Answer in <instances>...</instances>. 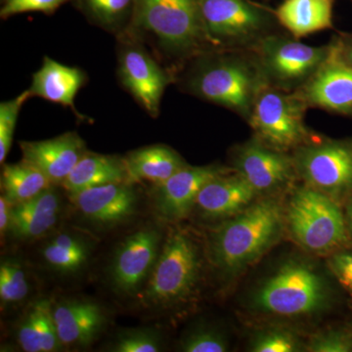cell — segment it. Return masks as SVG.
I'll return each mask as SVG.
<instances>
[{"label": "cell", "mask_w": 352, "mask_h": 352, "mask_svg": "<svg viewBox=\"0 0 352 352\" xmlns=\"http://www.w3.org/2000/svg\"><path fill=\"white\" fill-rule=\"evenodd\" d=\"M283 223V212L277 201L254 204L214 234L212 261L226 274L239 272L279 239Z\"/></svg>", "instance_id": "1"}, {"label": "cell", "mask_w": 352, "mask_h": 352, "mask_svg": "<svg viewBox=\"0 0 352 352\" xmlns=\"http://www.w3.org/2000/svg\"><path fill=\"white\" fill-rule=\"evenodd\" d=\"M201 266L198 245L188 234L175 231L164 241L139 300L151 309L184 302L195 291Z\"/></svg>", "instance_id": "2"}, {"label": "cell", "mask_w": 352, "mask_h": 352, "mask_svg": "<svg viewBox=\"0 0 352 352\" xmlns=\"http://www.w3.org/2000/svg\"><path fill=\"white\" fill-rule=\"evenodd\" d=\"M132 23L173 54L192 52L208 41L200 0H135Z\"/></svg>", "instance_id": "3"}, {"label": "cell", "mask_w": 352, "mask_h": 352, "mask_svg": "<svg viewBox=\"0 0 352 352\" xmlns=\"http://www.w3.org/2000/svg\"><path fill=\"white\" fill-rule=\"evenodd\" d=\"M264 83L258 67L235 57H214L201 62L189 82L198 96L247 118Z\"/></svg>", "instance_id": "4"}, {"label": "cell", "mask_w": 352, "mask_h": 352, "mask_svg": "<svg viewBox=\"0 0 352 352\" xmlns=\"http://www.w3.org/2000/svg\"><path fill=\"white\" fill-rule=\"evenodd\" d=\"M327 302L321 276L307 263L289 261L256 292L254 307L266 314L298 316L314 314Z\"/></svg>", "instance_id": "5"}, {"label": "cell", "mask_w": 352, "mask_h": 352, "mask_svg": "<svg viewBox=\"0 0 352 352\" xmlns=\"http://www.w3.org/2000/svg\"><path fill=\"white\" fill-rule=\"evenodd\" d=\"M288 224L296 242L312 252H328L346 240V222L331 196L303 187L292 197Z\"/></svg>", "instance_id": "6"}, {"label": "cell", "mask_w": 352, "mask_h": 352, "mask_svg": "<svg viewBox=\"0 0 352 352\" xmlns=\"http://www.w3.org/2000/svg\"><path fill=\"white\" fill-rule=\"evenodd\" d=\"M307 109L298 94H287L266 82L256 95L248 120L259 140L283 152L307 138Z\"/></svg>", "instance_id": "7"}, {"label": "cell", "mask_w": 352, "mask_h": 352, "mask_svg": "<svg viewBox=\"0 0 352 352\" xmlns=\"http://www.w3.org/2000/svg\"><path fill=\"white\" fill-rule=\"evenodd\" d=\"M326 46H310L283 36L259 38L258 67L265 82L279 89L302 87L325 61Z\"/></svg>", "instance_id": "8"}, {"label": "cell", "mask_w": 352, "mask_h": 352, "mask_svg": "<svg viewBox=\"0 0 352 352\" xmlns=\"http://www.w3.org/2000/svg\"><path fill=\"white\" fill-rule=\"evenodd\" d=\"M162 241L159 229L145 226L119 243L109 267V279L116 293L126 298L140 295L159 256Z\"/></svg>", "instance_id": "9"}, {"label": "cell", "mask_w": 352, "mask_h": 352, "mask_svg": "<svg viewBox=\"0 0 352 352\" xmlns=\"http://www.w3.org/2000/svg\"><path fill=\"white\" fill-rule=\"evenodd\" d=\"M208 43L239 44L261 38L270 25L263 9L248 0H200Z\"/></svg>", "instance_id": "10"}, {"label": "cell", "mask_w": 352, "mask_h": 352, "mask_svg": "<svg viewBox=\"0 0 352 352\" xmlns=\"http://www.w3.org/2000/svg\"><path fill=\"white\" fill-rule=\"evenodd\" d=\"M296 170L312 188L337 196L352 188V147L342 142L300 148Z\"/></svg>", "instance_id": "11"}, {"label": "cell", "mask_w": 352, "mask_h": 352, "mask_svg": "<svg viewBox=\"0 0 352 352\" xmlns=\"http://www.w3.org/2000/svg\"><path fill=\"white\" fill-rule=\"evenodd\" d=\"M69 198L80 219L98 231L126 223L135 217L139 206L138 191L129 182L92 187Z\"/></svg>", "instance_id": "12"}, {"label": "cell", "mask_w": 352, "mask_h": 352, "mask_svg": "<svg viewBox=\"0 0 352 352\" xmlns=\"http://www.w3.org/2000/svg\"><path fill=\"white\" fill-rule=\"evenodd\" d=\"M296 94L307 107L352 116V67L340 56L335 41L325 61Z\"/></svg>", "instance_id": "13"}, {"label": "cell", "mask_w": 352, "mask_h": 352, "mask_svg": "<svg viewBox=\"0 0 352 352\" xmlns=\"http://www.w3.org/2000/svg\"><path fill=\"white\" fill-rule=\"evenodd\" d=\"M119 74L122 85L151 116L160 112L162 98L170 76L138 44H129L120 50Z\"/></svg>", "instance_id": "14"}, {"label": "cell", "mask_w": 352, "mask_h": 352, "mask_svg": "<svg viewBox=\"0 0 352 352\" xmlns=\"http://www.w3.org/2000/svg\"><path fill=\"white\" fill-rule=\"evenodd\" d=\"M58 338L64 349H85L107 328L109 317L98 302L85 298H62L52 302Z\"/></svg>", "instance_id": "15"}, {"label": "cell", "mask_w": 352, "mask_h": 352, "mask_svg": "<svg viewBox=\"0 0 352 352\" xmlns=\"http://www.w3.org/2000/svg\"><path fill=\"white\" fill-rule=\"evenodd\" d=\"M221 175L223 170L214 166H184L168 180L155 186L153 210L164 221L175 222L184 219L195 207L203 187Z\"/></svg>", "instance_id": "16"}, {"label": "cell", "mask_w": 352, "mask_h": 352, "mask_svg": "<svg viewBox=\"0 0 352 352\" xmlns=\"http://www.w3.org/2000/svg\"><path fill=\"white\" fill-rule=\"evenodd\" d=\"M238 173L256 192L272 191L283 186L294 175L296 164L282 151L250 141L240 148L235 160Z\"/></svg>", "instance_id": "17"}, {"label": "cell", "mask_w": 352, "mask_h": 352, "mask_svg": "<svg viewBox=\"0 0 352 352\" xmlns=\"http://www.w3.org/2000/svg\"><path fill=\"white\" fill-rule=\"evenodd\" d=\"M23 160L34 164L52 184H62L87 153L83 139L75 131L41 141L20 142Z\"/></svg>", "instance_id": "18"}, {"label": "cell", "mask_w": 352, "mask_h": 352, "mask_svg": "<svg viewBox=\"0 0 352 352\" xmlns=\"http://www.w3.org/2000/svg\"><path fill=\"white\" fill-rule=\"evenodd\" d=\"M63 203L54 187H50L31 200L12 206L7 235L18 241L47 237L59 223Z\"/></svg>", "instance_id": "19"}, {"label": "cell", "mask_w": 352, "mask_h": 352, "mask_svg": "<svg viewBox=\"0 0 352 352\" xmlns=\"http://www.w3.org/2000/svg\"><path fill=\"white\" fill-rule=\"evenodd\" d=\"M256 194V190L239 173L234 176L221 175L203 187L195 207L206 219H226L244 210Z\"/></svg>", "instance_id": "20"}, {"label": "cell", "mask_w": 352, "mask_h": 352, "mask_svg": "<svg viewBox=\"0 0 352 352\" xmlns=\"http://www.w3.org/2000/svg\"><path fill=\"white\" fill-rule=\"evenodd\" d=\"M85 74L76 67L59 63L50 57H44L41 68L32 76L31 96L69 107L78 113L75 107L76 94L85 85Z\"/></svg>", "instance_id": "21"}, {"label": "cell", "mask_w": 352, "mask_h": 352, "mask_svg": "<svg viewBox=\"0 0 352 352\" xmlns=\"http://www.w3.org/2000/svg\"><path fill=\"white\" fill-rule=\"evenodd\" d=\"M19 349L25 352H54L64 349L58 338L52 315V300L41 298L23 312L14 329Z\"/></svg>", "instance_id": "22"}, {"label": "cell", "mask_w": 352, "mask_h": 352, "mask_svg": "<svg viewBox=\"0 0 352 352\" xmlns=\"http://www.w3.org/2000/svg\"><path fill=\"white\" fill-rule=\"evenodd\" d=\"M39 249L43 261L59 275H75L87 266L94 245L87 236L75 231L50 234Z\"/></svg>", "instance_id": "23"}, {"label": "cell", "mask_w": 352, "mask_h": 352, "mask_svg": "<svg viewBox=\"0 0 352 352\" xmlns=\"http://www.w3.org/2000/svg\"><path fill=\"white\" fill-rule=\"evenodd\" d=\"M120 182H129L124 159L87 152L61 185L72 196L92 187Z\"/></svg>", "instance_id": "24"}, {"label": "cell", "mask_w": 352, "mask_h": 352, "mask_svg": "<svg viewBox=\"0 0 352 352\" xmlns=\"http://www.w3.org/2000/svg\"><path fill=\"white\" fill-rule=\"evenodd\" d=\"M124 163L129 183L147 182L155 186L187 166L175 150L164 145L147 146L129 153Z\"/></svg>", "instance_id": "25"}, {"label": "cell", "mask_w": 352, "mask_h": 352, "mask_svg": "<svg viewBox=\"0 0 352 352\" xmlns=\"http://www.w3.org/2000/svg\"><path fill=\"white\" fill-rule=\"evenodd\" d=\"M335 0H285L276 10L280 24L302 38L317 32L333 29Z\"/></svg>", "instance_id": "26"}, {"label": "cell", "mask_w": 352, "mask_h": 352, "mask_svg": "<svg viewBox=\"0 0 352 352\" xmlns=\"http://www.w3.org/2000/svg\"><path fill=\"white\" fill-rule=\"evenodd\" d=\"M43 171L22 160L19 163L6 164L1 173L2 196L11 205L31 200L52 186Z\"/></svg>", "instance_id": "27"}, {"label": "cell", "mask_w": 352, "mask_h": 352, "mask_svg": "<svg viewBox=\"0 0 352 352\" xmlns=\"http://www.w3.org/2000/svg\"><path fill=\"white\" fill-rule=\"evenodd\" d=\"M29 272L18 258H6L0 263V302L2 310L21 307L31 295Z\"/></svg>", "instance_id": "28"}, {"label": "cell", "mask_w": 352, "mask_h": 352, "mask_svg": "<svg viewBox=\"0 0 352 352\" xmlns=\"http://www.w3.org/2000/svg\"><path fill=\"white\" fill-rule=\"evenodd\" d=\"M90 19L106 29H117L133 15L135 0H78Z\"/></svg>", "instance_id": "29"}, {"label": "cell", "mask_w": 352, "mask_h": 352, "mask_svg": "<svg viewBox=\"0 0 352 352\" xmlns=\"http://www.w3.org/2000/svg\"><path fill=\"white\" fill-rule=\"evenodd\" d=\"M163 349L161 333L154 328H131L120 331L107 351L113 352H157Z\"/></svg>", "instance_id": "30"}, {"label": "cell", "mask_w": 352, "mask_h": 352, "mask_svg": "<svg viewBox=\"0 0 352 352\" xmlns=\"http://www.w3.org/2000/svg\"><path fill=\"white\" fill-rule=\"evenodd\" d=\"M31 96L29 89L25 90L11 100L0 104V162L6 161L12 145L14 132L19 118L21 109Z\"/></svg>", "instance_id": "31"}, {"label": "cell", "mask_w": 352, "mask_h": 352, "mask_svg": "<svg viewBox=\"0 0 352 352\" xmlns=\"http://www.w3.org/2000/svg\"><path fill=\"white\" fill-rule=\"evenodd\" d=\"M252 351L254 352H293L298 351V342L288 331L270 330L254 340Z\"/></svg>", "instance_id": "32"}, {"label": "cell", "mask_w": 352, "mask_h": 352, "mask_svg": "<svg viewBox=\"0 0 352 352\" xmlns=\"http://www.w3.org/2000/svg\"><path fill=\"white\" fill-rule=\"evenodd\" d=\"M180 349L185 352H224L227 351V342L215 331L199 330L182 340Z\"/></svg>", "instance_id": "33"}, {"label": "cell", "mask_w": 352, "mask_h": 352, "mask_svg": "<svg viewBox=\"0 0 352 352\" xmlns=\"http://www.w3.org/2000/svg\"><path fill=\"white\" fill-rule=\"evenodd\" d=\"M68 0H6L0 16L2 19L27 12H52Z\"/></svg>", "instance_id": "34"}, {"label": "cell", "mask_w": 352, "mask_h": 352, "mask_svg": "<svg viewBox=\"0 0 352 352\" xmlns=\"http://www.w3.org/2000/svg\"><path fill=\"white\" fill-rule=\"evenodd\" d=\"M352 340L349 335L342 332H330L317 336L311 340L309 351L314 352L351 351Z\"/></svg>", "instance_id": "35"}, {"label": "cell", "mask_w": 352, "mask_h": 352, "mask_svg": "<svg viewBox=\"0 0 352 352\" xmlns=\"http://www.w3.org/2000/svg\"><path fill=\"white\" fill-rule=\"evenodd\" d=\"M331 268L344 288L352 292V254H337L331 261Z\"/></svg>", "instance_id": "36"}, {"label": "cell", "mask_w": 352, "mask_h": 352, "mask_svg": "<svg viewBox=\"0 0 352 352\" xmlns=\"http://www.w3.org/2000/svg\"><path fill=\"white\" fill-rule=\"evenodd\" d=\"M11 208L12 205L7 201L6 197H0V233L1 237H6L10 224Z\"/></svg>", "instance_id": "37"}, {"label": "cell", "mask_w": 352, "mask_h": 352, "mask_svg": "<svg viewBox=\"0 0 352 352\" xmlns=\"http://www.w3.org/2000/svg\"><path fill=\"white\" fill-rule=\"evenodd\" d=\"M340 56L352 67V34H342L335 39Z\"/></svg>", "instance_id": "38"}, {"label": "cell", "mask_w": 352, "mask_h": 352, "mask_svg": "<svg viewBox=\"0 0 352 352\" xmlns=\"http://www.w3.org/2000/svg\"><path fill=\"white\" fill-rule=\"evenodd\" d=\"M347 217H349V226L352 230V201L349 204V208H347Z\"/></svg>", "instance_id": "39"}, {"label": "cell", "mask_w": 352, "mask_h": 352, "mask_svg": "<svg viewBox=\"0 0 352 352\" xmlns=\"http://www.w3.org/2000/svg\"><path fill=\"white\" fill-rule=\"evenodd\" d=\"M351 1H352V0H351Z\"/></svg>", "instance_id": "40"}]
</instances>
